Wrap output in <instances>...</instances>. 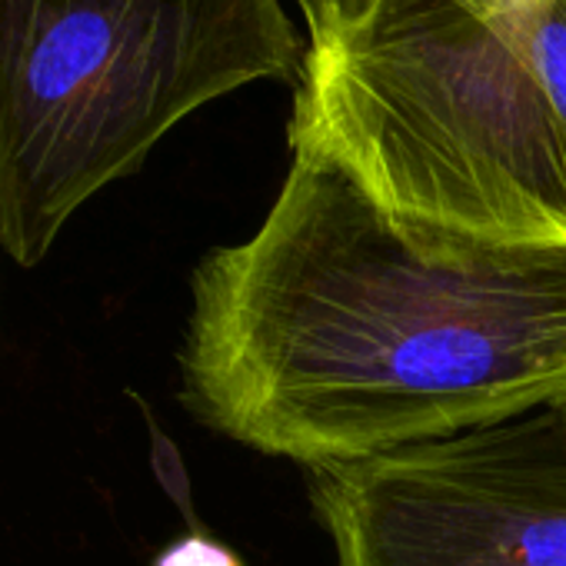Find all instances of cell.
<instances>
[{
  "label": "cell",
  "instance_id": "obj_5",
  "mask_svg": "<svg viewBox=\"0 0 566 566\" xmlns=\"http://www.w3.org/2000/svg\"><path fill=\"white\" fill-rule=\"evenodd\" d=\"M304 24H307V41L347 31L354 24H360L370 11H377L384 0H297ZM457 8H467L473 14H510L520 11L533 0H450Z\"/></svg>",
  "mask_w": 566,
  "mask_h": 566
},
{
  "label": "cell",
  "instance_id": "obj_4",
  "mask_svg": "<svg viewBox=\"0 0 566 566\" xmlns=\"http://www.w3.org/2000/svg\"><path fill=\"white\" fill-rule=\"evenodd\" d=\"M337 566H566V403L307 470Z\"/></svg>",
  "mask_w": 566,
  "mask_h": 566
},
{
  "label": "cell",
  "instance_id": "obj_1",
  "mask_svg": "<svg viewBox=\"0 0 566 566\" xmlns=\"http://www.w3.org/2000/svg\"><path fill=\"white\" fill-rule=\"evenodd\" d=\"M177 367L193 420L307 470L516 420L566 403V247L410 233L291 154L193 266Z\"/></svg>",
  "mask_w": 566,
  "mask_h": 566
},
{
  "label": "cell",
  "instance_id": "obj_2",
  "mask_svg": "<svg viewBox=\"0 0 566 566\" xmlns=\"http://www.w3.org/2000/svg\"><path fill=\"white\" fill-rule=\"evenodd\" d=\"M287 140L410 233L566 247V0H384L307 41Z\"/></svg>",
  "mask_w": 566,
  "mask_h": 566
},
{
  "label": "cell",
  "instance_id": "obj_6",
  "mask_svg": "<svg viewBox=\"0 0 566 566\" xmlns=\"http://www.w3.org/2000/svg\"><path fill=\"white\" fill-rule=\"evenodd\" d=\"M154 566H243V563L227 546L207 536H184L174 546H167Z\"/></svg>",
  "mask_w": 566,
  "mask_h": 566
},
{
  "label": "cell",
  "instance_id": "obj_3",
  "mask_svg": "<svg viewBox=\"0 0 566 566\" xmlns=\"http://www.w3.org/2000/svg\"><path fill=\"white\" fill-rule=\"evenodd\" d=\"M304 54L280 0H0V253L38 266L177 124L297 87Z\"/></svg>",
  "mask_w": 566,
  "mask_h": 566
}]
</instances>
